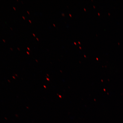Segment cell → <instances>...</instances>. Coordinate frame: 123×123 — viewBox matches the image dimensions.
I'll return each instance as SVG.
<instances>
[{
  "label": "cell",
  "instance_id": "7a4b0ae2",
  "mask_svg": "<svg viewBox=\"0 0 123 123\" xmlns=\"http://www.w3.org/2000/svg\"><path fill=\"white\" fill-rule=\"evenodd\" d=\"M27 54H28V55L30 54V53H29V52H27Z\"/></svg>",
  "mask_w": 123,
  "mask_h": 123
},
{
  "label": "cell",
  "instance_id": "3957f363",
  "mask_svg": "<svg viewBox=\"0 0 123 123\" xmlns=\"http://www.w3.org/2000/svg\"><path fill=\"white\" fill-rule=\"evenodd\" d=\"M27 49H28V50H30V49H29L28 47H27Z\"/></svg>",
  "mask_w": 123,
  "mask_h": 123
},
{
  "label": "cell",
  "instance_id": "5b68a950",
  "mask_svg": "<svg viewBox=\"0 0 123 123\" xmlns=\"http://www.w3.org/2000/svg\"><path fill=\"white\" fill-rule=\"evenodd\" d=\"M29 21H30V23H31V20H29Z\"/></svg>",
  "mask_w": 123,
  "mask_h": 123
},
{
  "label": "cell",
  "instance_id": "8992f818",
  "mask_svg": "<svg viewBox=\"0 0 123 123\" xmlns=\"http://www.w3.org/2000/svg\"><path fill=\"white\" fill-rule=\"evenodd\" d=\"M13 9H14V10H16V9L14 7H13Z\"/></svg>",
  "mask_w": 123,
  "mask_h": 123
},
{
  "label": "cell",
  "instance_id": "7c38bea8",
  "mask_svg": "<svg viewBox=\"0 0 123 123\" xmlns=\"http://www.w3.org/2000/svg\"><path fill=\"white\" fill-rule=\"evenodd\" d=\"M10 28H11V30H12V28H11V27H10Z\"/></svg>",
  "mask_w": 123,
  "mask_h": 123
},
{
  "label": "cell",
  "instance_id": "9c48e42d",
  "mask_svg": "<svg viewBox=\"0 0 123 123\" xmlns=\"http://www.w3.org/2000/svg\"><path fill=\"white\" fill-rule=\"evenodd\" d=\"M27 13H28L29 14H30V13H29V12H28V11H27Z\"/></svg>",
  "mask_w": 123,
  "mask_h": 123
},
{
  "label": "cell",
  "instance_id": "30bf717a",
  "mask_svg": "<svg viewBox=\"0 0 123 123\" xmlns=\"http://www.w3.org/2000/svg\"><path fill=\"white\" fill-rule=\"evenodd\" d=\"M10 49H11V50H13V49H12L11 48H10Z\"/></svg>",
  "mask_w": 123,
  "mask_h": 123
},
{
  "label": "cell",
  "instance_id": "277c9868",
  "mask_svg": "<svg viewBox=\"0 0 123 123\" xmlns=\"http://www.w3.org/2000/svg\"><path fill=\"white\" fill-rule=\"evenodd\" d=\"M3 41H4V42H5V40H4V39H3Z\"/></svg>",
  "mask_w": 123,
  "mask_h": 123
},
{
  "label": "cell",
  "instance_id": "6da1fadb",
  "mask_svg": "<svg viewBox=\"0 0 123 123\" xmlns=\"http://www.w3.org/2000/svg\"><path fill=\"white\" fill-rule=\"evenodd\" d=\"M22 18H23V19H25V18L24 17V16H22Z\"/></svg>",
  "mask_w": 123,
  "mask_h": 123
},
{
  "label": "cell",
  "instance_id": "8fae6325",
  "mask_svg": "<svg viewBox=\"0 0 123 123\" xmlns=\"http://www.w3.org/2000/svg\"><path fill=\"white\" fill-rule=\"evenodd\" d=\"M18 50H20V49L18 48Z\"/></svg>",
  "mask_w": 123,
  "mask_h": 123
},
{
  "label": "cell",
  "instance_id": "52a82bcc",
  "mask_svg": "<svg viewBox=\"0 0 123 123\" xmlns=\"http://www.w3.org/2000/svg\"><path fill=\"white\" fill-rule=\"evenodd\" d=\"M36 39H37V40L38 41H39V39H38V38H37Z\"/></svg>",
  "mask_w": 123,
  "mask_h": 123
},
{
  "label": "cell",
  "instance_id": "ba28073f",
  "mask_svg": "<svg viewBox=\"0 0 123 123\" xmlns=\"http://www.w3.org/2000/svg\"><path fill=\"white\" fill-rule=\"evenodd\" d=\"M33 35H34V37H35V34H33Z\"/></svg>",
  "mask_w": 123,
  "mask_h": 123
}]
</instances>
